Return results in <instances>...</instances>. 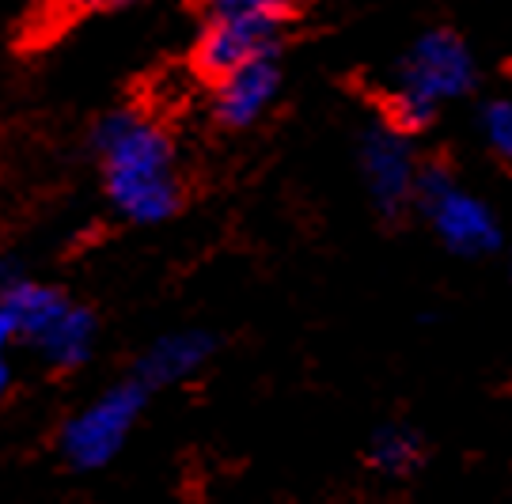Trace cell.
<instances>
[{
  "label": "cell",
  "instance_id": "1",
  "mask_svg": "<svg viewBox=\"0 0 512 504\" xmlns=\"http://www.w3.org/2000/svg\"><path fill=\"white\" fill-rule=\"evenodd\" d=\"M95 156L114 213L129 224H164L183 205L175 141L145 110H114L95 126Z\"/></svg>",
  "mask_w": 512,
  "mask_h": 504
},
{
  "label": "cell",
  "instance_id": "2",
  "mask_svg": "<svg viewBox=\"0 0 512 504\" xmlns=\"http://www.w3.org/2000/svg\"><path fill=\"white\" fill-rule=\"evenodd\" d=\"M0 307L12 315L19 342H27L38 357L57 372H73L95 349V315L73 304L61 288L38 285L27 273L0 288Z\"/></svg>",
  "mask_w": 512,
  "mask_h": 504
},
{
  "label": "cell",
  "instance_id": "3",
  "mask_svg": "<svg viewBox=\"0 0 512 504\" xmlns=\"http://www.w3.org/2000/svg\"><path fill=\"white\" fill-rule=\"evenodd\" d=\"M152 391H145L137 379L129 376L122 383L107 387L88 406H80L65 425H61V459L73 470H103L110 467L129 436L137 429V417L145 410Z\"/></svg>",
  "mask_w": 512,
  "mask_h": 504
},
{
  "label": "cell",
  "instance_id": "4",
  "mask_svg": "<svg viewBox=\"0 0 512 504\" xmlns=\"http://www.w3.org/2000/svg\"><path fill=\"white\" fill-rule=\"evenodd\" d=\"M418 201L425 216L433 220L437 235L456 254H486L501 243V228H497V216L490 213V205L471 198L467 190H459L456 179L440 163L421 167Z\"/></svg>",
  "mask_w": 512,
  "mask_h": 504
},
{
  "label": "cell",
  "instance_id": "5",
  "mask_svg": "<svg viewBox=\"0 0 512 504\" xmlns=\"http://www.w3.org/2000/svg\"><path fill=\"white\" fill-rule=\"evenodd\" d=\"M475 84V57L452 31H429L421 35L399 65L395 91L418 95L425 103L440 107L444 99H459Z\"/></svg>",
  "mask_w": 512,
  "mask_h": 504
},
{
  "label": "cell",
  "instance_id": "6",
  "mask_svg": "<svg viewBox=\"0 0 512 504\" xmlns=\"http://www.w3.org/2000/svg\"><path fill=\"white\" fill-rule=\"evenodd\" d=\"M361 171L368 194L384 216H403L410 201H418V167L406 133L395 126H368L361 133Z\"/></svg>",
  "mask_w": 512,
  "mask_h": 504
},
{
  "label": "cell",
  "instance_id": "7",
  "mask_svg": "<svg viewBox=\"0 0 512 504\" xmlns=\"http://www.w3.org/2000/svg\"><path fill=\"white\" fill-rule=\"evenodd\" d=\"M281 27L270 23H236V19H209L205 31L194 42V69L205 80H224L243 65H255L266 57H277Z\"/></svg>",
  "mask_w": 512,
  "mask_h": 504
},
{
  "label": "cell",
  "instance_id": "8",
  "mask_svg": "<svg viewBox=\"0 0 512 504\" xmlns=\"http://www.w3.org/2000/svg\"><path fill=\"white\" fill-rule=\"evenodd\" d=\"M217 353V338L209 330H175L164 334L148 345L145 353L137 357L133 379L145 387V391H160V387H175L186 383L202 372L205 364Z\"/></svg>",
  "mask_w": 512,
  "mask_h": 504
},
{
  "label": "cell",
  "instance_id": "9",
  "mask_svg": "<svg viewBox=\"0 0 512 504\" xmlns=\"http://www.w3.org/2000/svg\"><path fill=\"white\" fill-rule=\"evenodd\" d=\"M277 88H281L277 57L243 65L239 72L213 84V118L228 129L251 126V122H258L270 110V103L277 99Z\"/></svg>",
  "mask_w": 512,
  "mask_h": 504
},
{
  "label": "cell",
  "instance_id": "10",
  "mask_svg": "<svg viewBox=\"0 0 512 504\" xmlns=\"http://www.w3.org/2000/svg\"><path fill=\"white\" fill-rule=\"evenodd\" d=\"M418 459H421V440L410 429H403V425H387L368 444V463L380 470V474H391V478L414 470Z\"/></svg>",
  "mask_w": 512,
  "mask_h": 504
},
{
  "label": "cell",
  "instance_id": "11",
  "mask_svg": "<svg viewBox=\"0 0 512 504\" xmlns=\"http://www.w3.org/2000/svg\"><path fill=\"white\" fill-rule=\"evenodd\" d=\"M296 0H205L209 19H236V23H270L281 27L293 16Z\"/></svg>",
  "mask_w": 512,
  "mask_h": 504
},
{
  "label": "cell",
  "instance_id": "12",
  "mask_svg": "<svg viewBox=\"0 0 512 504\" xmlns=\"http://www.w3.org/2000/svg\"><path fill=\"white\" fill-rule=\"evenodd\" d=\"M482 129H486V141L494 148L501 160L512 163V103L509 99H497L482 114Z\"/></svg>",
  "mask_w": 512,
  "mask_h": 504
},
{
  "label": "cell",
  "instance_id": "13",
  "mask_svg": "<svg viewBox=\"0 0 512 504\" xmlns=\"http://www.w3.org/2000/svg\"><path fill=\"white\" fill-rule=\"evenodd\" d=\"M19 334H16V323H12V315L0 307V357L8 353V345H16Z\"/></svg>",
  "mask_w": 512,
  "mask_h": 504
},
{
  "label": "cell",
  "instance_id": "14",
  "mask_svg": "<svg viewBox=\"0 0 512 504\" xmlns=\"http://www.w3.org/2000/svg\"><path fill=\"white\" fill-rule=\"evenodd\" d=\"M69 4L95 12V8H122V4H133V0H69Z\"/></svg>",
  "mask_w": 512,
  "mask_h": 504
},
{
  "label": "cell",
  "instance_id": "15",
  "mask_svg": "<svg viewBox=\"0 0 512 504\" xmlns=\"http://www.w3.org/2000/svg\"><path fill=\"white\" fill-rule=\"evenodd\" d=\"M8 387H12V368H8V360L0 357V398L8 395Z\"/></svg>",
  "mask_w": 512,
  "mask_h": 504
}]
</instances>
